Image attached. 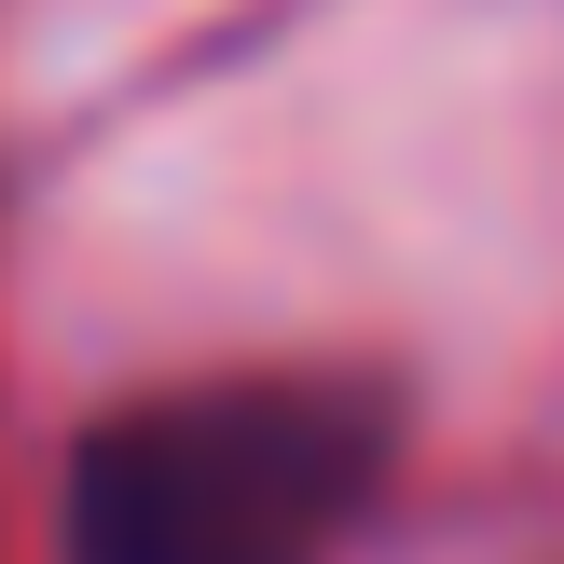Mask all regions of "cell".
Returning a JSON list of instances; mask_svg holds the SVG:
<instances>
[{
  "mask_svg": "<svg viewBox=\"0 0 564 564\" xmlns=\"http://www.w3.org/2000/svg\"><path fill=\"white\" fill-rule=\"evenodd\" d=\"M386 468L358 386H180L69 455V564H330Z\"/></svg>",
  "mask_w": 564,
  "mask_h": 564,
  "instance_id": "1",
  "label": "cell"
}]
</instances>
